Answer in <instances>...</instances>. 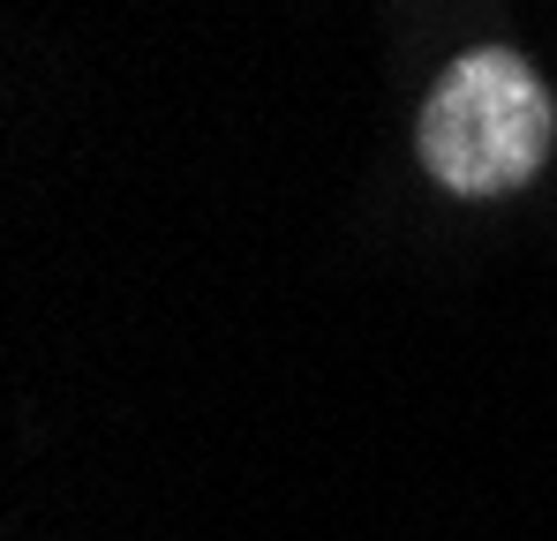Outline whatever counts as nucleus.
Here are the masks:
<instances>
[{
  "label": "nucleus",
  "instance_id": "1",
  "mask_svg": "<svg viewBox=\"0 0 557 541\" xmlns=\"http://www.w3.org/2000/svg\"><path fill=\"white\" fill-rule=\"evenodd\" d=\"M557 136V105L543 76L512 53V46H474L460 53L414 128V151L437 188L453 196H512L543 174Z\"/></svg>",
  "mask_w": 557,
  "mask_h": 541
}]
</instances>
